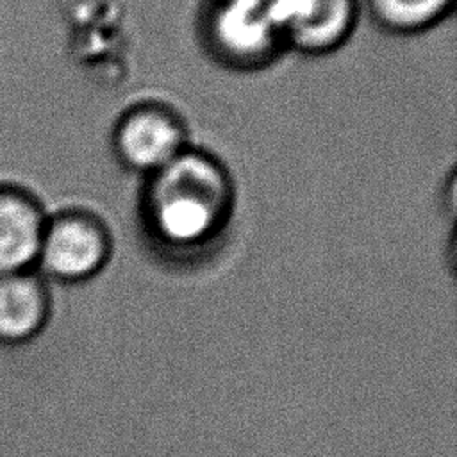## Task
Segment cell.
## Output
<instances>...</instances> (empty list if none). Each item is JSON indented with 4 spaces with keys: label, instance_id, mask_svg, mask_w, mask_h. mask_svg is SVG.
Masks as SVG:
<instances>
[{
    "label": "cell",
    "instance_id": "1",
    "mask_svg": "<svg viewBox=\"0 0 457 457\" xmlns=\"http://www.w3.org/2000/svg\"><path fill=\"white\" fill-rule=\"evenodd\" d=\"M137 220L148 246L170 262L209 255L236 211V182L212 152L187 146L164 168L141 179Z\"/></svg>",
    "mask_w": 457,
    "mask_h": 457
},
{
    "label": "cell",
    "instance_id": "2",
    "mask_svg": "<svg viewBox=\"0 0 457 457\" xmlns=\"http://www.w3.org/2000/svg\"><path fill=\"white\" fill-rule=\"evenodd\" d=\"M196 32L205 54L230 71H261L286 54L268 0H204Z\"/></svg>",
    "mask_w": 457,
    "mask_h": 457
},
{
    "label": "cell",
    "instance_id": "3",
    "mask_svg": "<svg viewBox=\"0 0 457 457\" xmlns=\"http://www.w3.org/2000/svg\"><path fill=\"white\" fill-rule=\"evenodd\" d=\"M114 239L105 218L89 205H70L46 220L36 271L54 286L91 282L109 266Z\"/></svg>",
    "mask_w": 457,
    "mask_h": 457
},
{
    "label": "cell",
    "instance_id": "4",
    "mask_svg": "<svg viewBox=\"0 0 457 457\" xmlns=\"http://www.w3.org/2000/svg\"><path fill=\"white\" fill-rule=\"evenodd\" d=\"M109 146L125 171L145 179L191 146V139L184 116L173 105L141 100L120 112Z\"/></svg>",
    "mask_w": 457,
    "mask_h": 457
},
{
    "label": "cell",
    "instance_id": "5",
    "mask_svg": "<svg viewBox=\"0 0 457 457\" xmlns=\"http://www.w3.org/2000/svg\"><path fill=\"white\" fill-rule=\"evenodd\" d=\"M286 52L309 57L328 55L353 36L361 0H268Z\"/></svg>",
    "mask_w": 457,
    "mask_h": 457
},
{
    "label": "cell",
    "instance_id": "6",
    "mask_svg": "<svg viewBox=\"0 0 457 457\" xmlns=\"http://www.w3.org/2000/svg\"><path fill=\"white\" fill-rule=\"evenodd\" d=\"M54 311V286L36 270L0 275V346L20 348L39 339Z\"/></svg>",
    "mask_w": 457,
    "mask_h": 457
},
{
    "label": "cell",
    "instance_id": "7",
    "mask_svg": "<svg viewBox=\"0 0 457 457\" xmlns=\"http://www.w3.org/2000/svg\"><path fill=\"white\" fill-rule=\"evenodd\" d=\"M50 214L29 191L0 186V275L36 270Z\"/></svg>",
    "mask_w": 457,
    "mask_h": 457
},
{
    "label": "cell",
    "instance_id": "8",
    "mask_svg": "<svg viewBox=\"0 0 457 457\" xmlns=\"http://www.w3.org/2000/svg\"><path fill=\"white\" fill-rule=\"evenodd\" d=\"M457 0H366L375 25L393 36L427 32L452 16Z\"/></svg>",
    "mask_w": 457,
    "mask_h": 457
}]
</instances>
